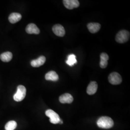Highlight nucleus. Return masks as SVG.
Returning a JSON list of instances; mask_svg holds the SVG:
<instances>
[{
  "label": "nucleus",
  "instance_id": "2eb2a0df",
  "mask_svg": "<svg viewBox=\"0 0 130 130\" xmlns=\"http://www.w3.org/2000/svg\"><path fill=\"white\" fill-rule=\"evenodd\" d=\"M13 55L10 52H6L1 54L0 56V58L2 61L5 62H8L12 59Z\"/></svg>",
  "mask_w": 130,
  "mask_h": 130
},
{
  "label": "nucleus",
  "instance_id": "6ab92c4d",
  "mask_svg": "<svg viewBox=\"0 0 130 130\" xmlns=\"http://www.w3.org/2000/svg\"><path fill=\"white\" fill-rule=\"evenodd\" d=\"M100 59H103L108 61L109 59V56L105 53H102L100 55Z\"/></svg>",
  "mask_w": 130,
  "mask_h": 130
},
{
  "label": "nucleus",
  "instance_id": "423d86ee",
  "mask_svg": "<svg viewBox=\"0 0 130 130\" xmlns=\"http://www.w3.org/2000/svg\"><path fill=\"white\" fill-rule=\"evenodd\" d=\"M63 2L65 7L68 9L78 8L79 5V3L77 0H64Z\"/></svg>",
  "mask_w": 130,
  "mask_h": 130
},
{
  "label": "nucleus",
  "instance_id": "20e7f679",
  "mask_svg": "<svg viewBox=\"0 0 130 130\" xmlns=\"http://www.w3.org/2000/svg\"><path fill=\"white\" fill-rule=\"evenodd\" d=\"M45 114L47 116L50 118V121L52 123L57 124L59 123L60 121L59 115L52 109L47 110L45 112Z\"/></svg>",
  "mask_w": 130,
  "mask_h": 130
},
{
  "label": "nucleus",
  "instance_id": "f257e3e1",
  "mask_svg": "<svg viewBox=\"0 0 130 130\" xmlns=\"http://www.w3.org/2000/svg\"><path fill=\"white\" fill-rule=\"evenodd\" d=\"M97 125L101 128L109 129L114 125V121L110 117H102L98 119L97 121Z\"/></svg>",
  "mask_w": 130,
  "mask_h": 130
},
{
  "label": "nucleus",
  "instance_id": "ddd939ff",
  "mask_svg": "<svg viewBox=\"0 0 130 130\" xmlns=\"http://www.w3.org/2000/svg\"><path fill=\"white\" fill-rule=\"evenodd\" d=\"M22 18V15L21 14L18 13H13L10 14L9 17V21L10 23L14 24L19 22Z\"/></svg>",
  "mask_w": 130,
  "mask_h": 130
},
{
  "label": "nucleus",
  "instance_id": "6e6552de",
  "mask_svg": "<svg viewBox=\"0 0 130 130\" xmlns=\"http://www.w3.org/2000/svg\"><path fill=\"white\" fill-rule=\"evenodd\" d=\"M26 31L28 34H39L40 32L39 28H38L35 24L33 23L28 24L26 28Z\"/></svg>",
  "mask_w": 130,
  "mask_h": 130
},
{
  "label": "nucleus",
  "instance_id": "7ed1b4c3",
  "mask_svg": "<svg viewBox=\"0 0 130 130\" xmlns=\"http://www.w3.org/2000/svg\"><path fill=\"white\" fill-rule=\"evenodd\" d=\"M26 95V89L23 85H19L17 92L14 95V99L17 102H20L23 100Z\"/></svg>",
  "mask_w": 130,
  "mask_h": 130
},
{
  "label": "nucleus",
  "instance_id": "39448f33",
  "mask_svg": "<svg viewBox=\"0 0 130 130\" xmlns=\"http://www.w3.org/2000/svg\"><path fill=\"white\" fill-rule=\"evenodd\" d=\"M108 81L113 85H118L122 82V78L118 73L112 72L108 76Z\"/></svg>",
  "mask_w": 130,
  "mask_h": 130
},
{
  "label": "nucleus",
  "instance_id": "a211bd4d",
  "mask_svg": "<svg viewBox=\"0 0 130 130\" xmlns=\"http://www.w3.org/2000/svg\"><path fill=\"white\" fill-rule=\"evenodd\" d=\"M108 65V61L103 59H100V66L102 69H105L107 68Z\"/></svg>",
  "mask_w": 130,
  "mask_h": 130
},
{
  "label": "nucleus",
  "instance_id": "4468645a",
  "mask_svg": "<svg viewBox=\"0 0 130 130\" xmlns=\"http://www.w3.org/2000/svg\"><path fill=\"white\" fill-rule=\"evenodd\" d=\"M45 78L47 80L57 81L59 79V77L57 74L54 71H50L45 75Z\"/></svg>",
  "mask_w": 130,
  "mask_h": 130
},
{
  "label": "nucleus",
  "instance_id": "dca6fc26",
  "mask_svg": "<svg viewBox=\"0 0 130 130\" xmlns=\"http://www.w3.org/2000/svg\"><path fill=\"white\" fill-rule=\"evenodd\" d=\"M66 62L68 65L71 67L77 63V61L76 58V56L73 54H71L68 56V59Z\"/></svg>",
  "mask_w": 130,
  "mask_h": 130
},
{
  "label": "nucleus",
  "instance_id": "0eeeda50",
  "mask_svg": "<svg viewBox=\"0 0 130 130\" xmlns=\"http://www.w3.org/2000/svg\"><path fill=\"white\" fill-rule=\"evenodd\" d=\"M53 31L56 36L59 37H63L65 34L64 28L60 24H56L53 27Z\"/></svg>",
  "mask_w": 130,
  "mask_h": 130
},
{
  "label": "nucleus",
  "instance_id": "9b49d317",
  "mask_svg": "<svg viewBox=\"0 0 130 130\" xmlns=\"http://www.w3.org/2000/svg\"><path fill=\"white\" fill-rule=\"evenodd\" d=\"M46 61V58L44 56H40L37 59L31 61V65L33 67L37 68L43 65Z\"/></svg>",
  "mask_w": 130,
  "mask_h": 130
},
{
  "label": "nucleus",
  "instance_id": "f8f14e48",
  "mask_svg": "<svg viewBox=\"0 0 130 130\" xmlns=\"http://www.w3.org/2000/svg\"><path fill=\"white\" fill-rule=\"evenodd\" d=\"M89 31L92 33L98 32L101 28V25L98 23H90L87 25Z\"/></svg>",
  "mask_w": 130,
  "mask_h": 130
},
{
  "label": "nucleus",
  "instance_id": "1a4fd4ad",
  "mask_svg": "<svg viewBox=\"0 0 130 130\" xmlns=\"http://www.w3.org/2000/svg\"><path fill=\"white\" fill-rule=\"evenodd\" d=\"M59 101L62 104H70L73 101V96L70 94L66 93L61 95L59 98Z\"/></svg>",
  "mask_w": 130,
  "mask_h": 130
},
{
  "label": "nucleus",
  "instance_id": "f03ea898",
  "mask_svg": "<svg viewBox=\"0 0 130 130\" xmlns=\"http://www.w3.org/2000/svg\"><path fill=\"white\" fill-rule=\"evenodd\" d=\"M130 32L126 30H122L119 31L116 36V41L120 43H123L128 42L130 38Z\"/></svg>",
  "mask_w": 130,
  "mask_h": 130
},
{
  "label": "nucleus",
  "instance_id": "f3484780",
  "mask_svg": "<svg viewBox=\"0 0 130 130\" xmlns=\"http://www.w3.org/2000/svg\"><path fill=\"white\" fill-rule=\"evenodd\" d=\"M17 126V122L14 121H10L8 122L5 126L6 130H14Z\"/></svg>",
  "mask_w": 130,
  "mask_h": 130
},
{
  "label": "nucleus",
  "instance_id": "aec40b11",
  "mask_svg": "<svg viewBox=\"0 0 130 130\" xmlns=\"http://www.w3.org/2000/svg\"><path fill=\"white\" fill-rule=\"evenodd\" d=\"M59 123H60V124H62L63 123V121H62L61 119L60 121L59 122Z\"/></svg>",
  "mask_w": 130,
  "mask_h": 130
},
{
  "label": "nucleus",
  "instance_id": "9d476101",
  "mask_svg": "<svg viewBox=\"0 0 130 130\" xmlns=\"http://www.w3.org/2000/svg\"><path fill=\"white\" fill-rule=\"evenodd\" d=\"M98 85L96 82H91L89 84L87 88V93L89 95H93L96 92Z\"/></svg>",
  "mask_w": 130,
  "mask_h": 130
}]
</instances>
